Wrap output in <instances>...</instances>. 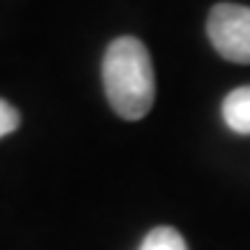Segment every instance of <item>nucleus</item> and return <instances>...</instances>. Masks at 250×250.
Returning <instances> with one entry per match:
<instances>
[{
    "label": "nucleus",
    "instance_id": "5",
    "mask_svg": "<svg viewBox=\"0 0 250 250\" xmlns=\"http://www.w3.org/2000/svg\"><path fill=\"white\" fill-rule=\"evenodd\" d=\"M18 125H21L18 110L10 105V102L0 100V138H3V135H8V133H13Z\"/></svg>",
    "mask_w": 250,
    "mask_h": 250
},
{
    "label": "nucleus",
    "instance_id": "3",
    "mask_svg": "<svg viewBox=\"0 0 250 250\" xmlns=\"http://www.w3.org/2000/svg\"><path fill=\"white\" fill-rule=\"evenodd\" d=\"M222 118L225 125L232 133L250 135V84L237 87L222 102Z\"/></svg>",
    "mask_w": 250,
    "mask_h": 250
},
{
    "label": "nucleus",
    "instance_id": "4",
    "mask_svg": "<svg viewBox=\"0 0 250 250\" xmlns=\"http://www.w3.org/2000/svg\"><path fill=\"white\" fill-rule=\"evenodd\" d=\"M138 250H189V248H187L184 235L179 230L161 225V227H153V230L143 237Z\"/></svg>",
    "mask_w": 250,
    "mask_h": 250
},
{
    "label": "nucleus",
    "instance_id": "1",
    "mask_svg": "<svg viewBox=\"0 0 250 250\" xmlns=\"http://www.w3.org/2000/svg\"><path fill=\"white\" fill-rule=\"evenodd\" d=\"M102 84L110 107L120 118L141 120L148 115L156 97V77L143 41L120 36L110 43L102 59Z\"/></svg>",
    "mask_w": 250,
    "mask_h": 250
},
{
    "label": "nucleus",
    "instance_id": "2",
    "mask_svg": "<svg viewBox=\"0 0 250 250\" xmlns=\"http://www.w3.org/2000/svg\"><path fill=\"white\" fill-rule=\"evenodd\" d=\"M207 36L214 51L235 64H250V8L220 3L209 10Z\"/></svg>",
    "mask_w": 250,
    "mask_h": 250
}]
</instances>
